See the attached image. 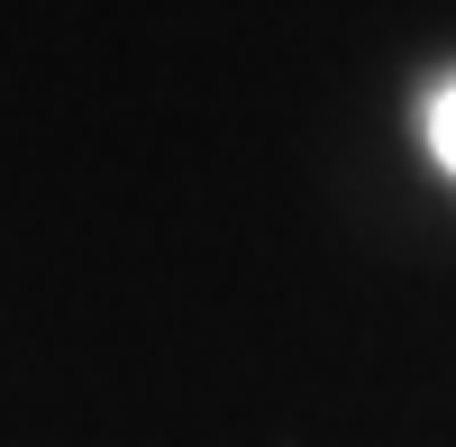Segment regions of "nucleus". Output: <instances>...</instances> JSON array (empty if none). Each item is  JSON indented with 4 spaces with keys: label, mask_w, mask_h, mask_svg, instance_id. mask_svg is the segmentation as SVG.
I'll return each mask as SVG.
<instances>
[{
    "label": "nucleus",
    "mask_w": 456,
    "mask_h": 447,
    "mask_svg": "<svg viewBox=\"0 0 456 447\" xmlns=\"http://www.w3.org/2000/svg\"><path fill=\"white\" fill-rule=\"evenodd\" d=\"M429 156L456 174V83H438V101H429Z\"/></svg>",
    "instance_id": "f257e3e1"
}]
</instances>
